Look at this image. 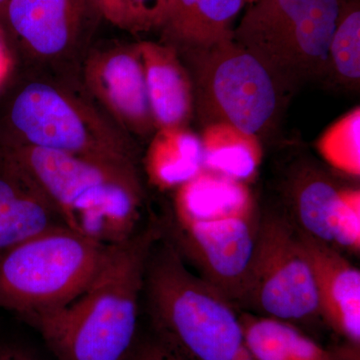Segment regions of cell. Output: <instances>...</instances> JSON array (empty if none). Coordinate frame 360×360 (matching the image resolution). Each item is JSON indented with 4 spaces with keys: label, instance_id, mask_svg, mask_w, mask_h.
Wrapping results in <instances>:
<instances>
[{
    "label": "cell",
    "instance_id": "obj_7",
    "mask_svg": "<svg viewBox=\"0 0 360 360\" xmlns=\"http://www.w3.org/2000/svg\"><path fill=\"white\" fill-rule=\"evenodd\" d=\"M342 0H259L233 30L281 89L322 80Z\"/></svg>",
    "mask_w": 360,
    "mask_h": 360
},
{
    "label": "cell",
    "instance_id": "obj_29",
    "mask_svg": "<svg viewBox=\"0 0 360 360\" xmlns=\"http://www.w3.org/2000/svg\"><path fill=\"white\" fill-rule=\"evenodd\" d=\"M354 360H359V357H357V359H355Z\"/></svg>",
    "mask_w": 360,
    "mask_h": 360
},
{
    "label": "cell",
    "instance_id": "obj_22",
    "mask_svg": "<svg viewBox=\"0 0 360 360\" xmlns=\"http://www.w3.org/2000/svg\"><path fill=\"white\" fill-rule=\"evenodd\" d=\"M125 360H196L155 331L137 336Z\"/></svg>",
    "mask_w": 360,
    "mask_h": 360
},
{
    "label": "cell",
    "instance_id": "obj_13",
    "mask_svg": "<svg viewBox=\"0 0 360 360\" xmlns=\"http://www.w3.org/2000/svg\"><path fill=\"white\" fill-rule=\"evenodd\" d=\"M66 226L37 180L0 146V257L14 246Z\"/></svg>",
    "mask_w": 360,
    "mask_h": 360
},
{
    "label": "cell",
    "instance_id": "obj_2",
    "mask_svg": "<svg viewBox=\"0 0 360 360\" xmlns=\"http://www.w3.org/2000/svg\"><path fill=\"white\" fill-rule=\"evenodd\" d=\"M172 193L158 219L163 238L238 307L262 217L250 186L203 167Z\"/></svg>",
    "mask_w": 360,
    "mask_h": 360
},
{
    "label": "cell",
    "instance_id": "obj_9",
    "mask_svg": "<svg viewBox=\"0 0 360 360\" xmlns=\"http://www.w3.org/2000/svg\"><path fill=\"white\" fill-rule=\"evenodd\" d=\"M238 307L295 324L321 319L314 272L285 212L262 213Z\"/></svg>",
    "mask_w": 360,
    "mask_h": 360
},
{
    "label": "cell",
    "instance_id": "obj_14",
    "mask_svg": "<svg viewBox=\"0 0 360 360\" xmlns=\"http://www.w3.org/2000/svg\"><path fill=\"white\" fill-rule=\"evenodd\" d=\"M314 272L322 321L360 348V271L340 250L300 231Z\"/></svg>",
    "mask_w": 360,
    "mask_h": 360
},
{
    "label": "cell",
    "instance_id": "obj_25",
    "mask_svg": "<svg viewBox=\"0 0 360 360\" xmlns=\"http://www.w3.org/2000/svg\"><path fill=\"white\" fill-rule=\"evenodd\" d=\"M0 360H40L32 350L13 341L0 342Z\"/></svg>",
    "mask_w": 360,
    "mask_h": 360
},
{
    "label": "cell",
    "instance_id": "obj_11",
    "mask_svg": "<svg viewBox=\"0 0 360 360\" xmlns=\"http://www.w3.org/2000/svg\"><path fill=\"white\" fill-rule=\"evenodd\" d=\"M286 214L298 231L342 253L359 255L360 189L321 168L297 165L285 182Z\"/></svg>",
    "mask_w": 360,
    "mask_h": 360
},
{
    "label": "cell",
    "instance_id": "obj_6",
    "mask_svg": "<svg viewBox=\"0 0 360 360\" xmlns=\"http://www.w3.org/2000/svg\"><path fill=\"white\" fill-rule=\"evenodd\" d=\"M111 246L66 226L14 246L0 257V310L27 323L63 307L89 285Z\"/></svg>",
    "mask_w": 360,
    "mask_h": 360
},
{
    "label": "cell",
    "instance_id": "obj_17",
    "mask_svg": "<svg viewBox=\"0 0 360 360\" xmlns=\"http://www.w3.org/2000/svg\"><path fill=\"white\" fill-rule=\"evenodd\" d=\"M142 165L151 186L162 193L174 191L203 168L200 136L189 127L158 129L149 141Z\"/></svg>",
    "mask_w": 360,
    "mask_h": 360
},
{
    "label": "cell",
    "instance_id": "obj_16",
    "mask_svg": "<svg viewBox=\"0 0 360 360\" xmlns=\"http://www.w3.org/2000/svg\"><path fill=\"white\" fill-rule=\"evenodd\" d=\"M245 0H168L160 41L177 52L233 39V22Z\"/></svg>",
    "mask_w": 360,
    "mask_h": 360
},
{
    "label": "cell",
    "instance_id": "obj_24",
    "mask_svg": "<svg viewBox=\"0 0 360 360\" xmlns=\"http://www.w3.org/2000/svg\"><path fill=\"white\" fill-rule=\"evenodd\" d=\"M101 20L131 32L129 0H90Z\"/></svg>",
    "mask_w": 360,
    "mask_h": 360
},
{
    "label": "cell",
    "instance_id": "obj_15",
    "mask_svg": "<svg viewBox=\"0 0 360 360\" xmlns=\"http://www.w3.org/2000/svg\"><path fill=\"white\" fill-rule=\"evenodd\" d=\"M136 44L156 130L188 127L193 117V84L179 53L160 41Z\"/></svg>",
    "mask_w": 360,
    "mask_h": 360
},
{
    "label": "cell",
    "instance_id": "obj_21",
    "mask_svg": "<svg viewBox=\"0 0 360 360\" xmlns=\"http://www.w3.org/2000/svg\"><path fill=\"white\" fill-rule=\"evenodd\" d=\"M322 160L340 174L360 176V108L356 106L338 118L316 141Z\"/></svg>",
    "mask_w": 360,
    "mask_h": 360
},
{
    "label": "cell",
    "instance_id": "obj_3",
    "mask_svg": "<svg viewBox=\"0 0 360 360\" xmlns=\"http://www.w3.org/2000/svg\"><path fill=\"white\" fill-rule=\"evenodd\" d=\"M0 144L49 149L141 167L137 142L125 134L70 72L51 70L0 87Z\"/></svg>",
    "mask_w": 360,
    "mask_h": 360
},
{
    "label": "cell",
    "instance_id": "obj_23",
    "mask_svg": "<svg viewBox=\"0 0 360 360\" xmlns=\"http://www.w3.org/2000/svg\"><path fill=\"white\" fill-rule=\"evenodd\" d=\"M168 0H129L131 32L158 30L167 13Z\"/></svg>",
    "mask_w": 360,
    "mask_h": 360
},
{
    "label": "cell",
    "instance_id": "obj_4",
    "mask_svg": "<svg viewBox=\"0 0 360 360\" xmlns=\"http://www.w3.org/2000/svg\"><path fill=\"white\" fill-rule=\"evenodd\" d=\"M0 146L30 170L71 231L115 245L143 226L146 193L139 165L32 146Z\"/></svg>",
    "mask_w": 360,
    "mask_h": 360
},
{
    "label": "cell",
    "instance_id": "obj_1",
    "mask_svg": "<svg viewBox=\"0 0 360 360\" xmlns=\"http://www.w3.org/2000/svg\"><path fill=\"white\" fill-rule=\"evenodd\" d=\"M162 236L158 219L112 245L89 285L63 307L27 322L58 360H125L139 333L146 264Z\"/></svg>",
    "mask_w": 360,
    "mask_h": 360
},
{
    "label": "cell",
    "instance_id": "obj_8",
    "mask_svg": "<svg viewBox=\"0 0 360 360\" xmlns=\"http://www.w3.org/2000/svg\"><path fill=\"white\" fill-rule=\"evenodd\" d=\"M177 53L191 77L193 115L202 127L229 123L259 139L271 129L283 90L233 39Z\"/></svg>",
    "mask_w": 360,
    "mask_h": 360
},
{
    "label": "cell",
    "instance_id": "obj_26",
    "mask_svg": "<svg viewBox=\"0 0 360 360\" xmlns=\"http://www.w3.org/2000/svg\"><path fill=\"white\" fill-rule=\"evenodd\" d=\"M16 68V61L9 51L6 40L0 32V87L13 75Z\"/></svg>",
    "mask_w": 360,
    "mask_h": 360
},
{
    "label": "cell",
    "instance_id": "obj_18",
    "mask_svg": "<svg viewBox=\"0 0 360 360\" xmlns=\"http://www.w3.org/2000/svg\"><path fill=\"white\" fill-rule=\"evenodd\" d=\"M239 319L257 360H338L290 322L241 310Z\"/></svg>",
    "mask_w": 360,
    "mask_h": 360
},
{
    "label": "cell",
    "instance_id": "obj_20",
    "mask_svg": "<svg viewBox=\"0 0 360 360\" xmlns=\"http://www.w3.org/2000/svg\"><path fill=\"white\" fill-rule=\"evenodd\" d=\"M323 82L341 89H359V0H342L335 32L329 42Z\"/></svg>",
    "mask_w": 360,
    "mask_h": 360
},
{
    "label": "cell",
    "instance_id": "obj_12",
    "mask_svg": "<svg viewBox=\"0 0 360 360\" xmlns=\"http://www.w3.org/2000/svg\"><path fill=\"white\" fill-rule=\"evenodd\" d=\"M80 68L87 94L125 134L134 141L153 136L156 127L137 44L89 49Z\"/></svg>",
    "mask_w": 360,
    "mask_h": 360
},
{
    "label": "cell",
    "instance_id": "obj_10",
    "mask_svg": "<svg viewBox=\"0 0 360 360\" xmlns=\"http://www.w3.org/2000/svg\"><path fill=\"white\" fill-rule=\"evenodd\" d=\"M101 16L90 0H11L0 20L13 58L66 70L85 51ZM89 51V49H86Z\"/></svg>",
    "mask_w": 360,
    "mask_h": 360
},
{
    "label": "cell",
    "instance_id": "obj_19",
    "mask_svg": "<svg viewBox=\"0 0 360 360\" xmlns=\"http://www.w3.org/2000/svg\"><path fill=\"white\" fill-rule=\"evenodd\" d=\"M200 139L206 169L248 184L255 179L264 155L257 135L217 122L203 127Z\"/></svg>",
    "mask_w": 360,
    "mask_h": 360
},
{
    "label": "cell",
    "instance_id": "obj_5",
    "mask_svg": "<svg viewBox=\"0 0 360 360\" xmlns=\"http://www.w3.org/2000/svg\"><path fill=\"white\" fill-rule=\"evenodd\" d=\"M142 302L150 329L196 360H257L238 307L193 272L161 236L146 264Z\"/></svg>",
    "mask_w": 360,
    "mask_h": 360
},
{
    "label": "cell",
    "instance_id": "obj_27",
    "mask_svg": "<svg viewBox=\"0 0 360 360\" xmlns=\"http://www.w3.org/2000/svg\"><path fill=\"white\" fill-rule=\"evenodd\" d=\"M9 1H11V0H0V20H1L2 15H4V11H6Z\"/></svg>",
    "mask_w": 360,
    "mask_h": 360
},
{
    "label": "cell",
    "instance_id": "obj_28",
    "mask_svg": "<svg viewBox=\"0 0 360 360\" xmlns=\"http://www.w3.org/2000/svg\"><path fill=\"white\" fill-rule=\"evenodd\" d=\"M259 1V0H245V4H255V2Z\"/></svg>",
    "mask_w": 360,
    "mask_h": 360
}]
</instances>
